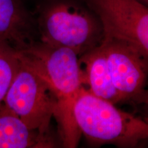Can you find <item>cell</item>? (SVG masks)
<instances>
[{
    "label": "cell",
    "mask_w": 148,
    "mask_h": 148,
    "mask_svg": "<svg viewBox=\"0 0 148 148\" xmlns=\"http://www.w3.org/2000/svg\"><path fill=\"white\" fill-rule=\"evenodd\" d=\"M23 58L47 83L56 100L53 118L64 147H75L81 134L73 115L74 101L85 87L84 71L79 56L66 47L48 45L40 40L20 51Z\"/></svg>",
    "instance_id": "6da1fadb"
},
{
    "label": "cell",
    "mask_w": 148,
    "mask_h": 148,
    "mask_svg": "<svg viewBox=\"0 0 148 148\" xmlns=\"http://www.w3.org/2000/svg\"><path fill=\"white\" fill-rule=\"evenodd\" d=\"M34 18L40 41L68 48L79 56L99 46L105 36L100 18L83 0H44Z\"/></svg>",
    "instance_id": "7a4b0ae2"
},
{
    "label": "cell",
    "mask_w": 148,
    "mask_h": 148,
    "mask_svg": "<svg viewBox=\"0 0 148 148\" xmlns=\"http://www.w3.org/2000/svg\"><path fill=\"white\" fill-rule=\"evenodd\" d=\"M73 115L81 135L93 145L137 147L148 140V115L122 110L85 87L74 101Z\"/></svg>",
    "instance_id": "3957f363"
},
{
    "label": "cell",
    "mask_w": 148,
    "mask_h": 148,
    "mask_svg": "<svg viewBox=\"0 0 148 148\" xmlns=\"http://www.w3.org/2000/svg\"><path fill=\"white\" fill-rule=\"evenodd\" d=\"M3 101L29 127L42 133L52 132L51 122L56 108V98L21 52L17 70Z\"/></svg>",
    "instance_id": "277c9868"
},
{
    "label": "cell",
    "mask_w": 148,
    "mask_h": 148,
    "mask_svg": "<svg viewBox=\"0 0 148 148\" xmlns=\"http://www.w3.org/2000/svg\"><path fill=\"white\" fill-rule=\"evenodd\" d=\"M101 45L122 102H132L147 84L148 56L127 40L107 35Z\"/></svg>",
    "instance_id": "5b68a950"
},
{
    "label": "cell",
    "mask_w": 148,
    "mask_h": 148,
    "mask_svg": "<svg viewBox=\"0 0 148 148\" xmlns=\"http://www.w3.org/2000/svg\"><path fill=\"white\" fill-rule=\"evenodd\" d=\"M37 36L34 15L22 0H0V42L21 51L36 41Z\"/></svg>",
    "instance_id": "8992f818"
},
{
    "label": "cell",
    "mask_w": 148,
    "mask_h": 148,
    "mask_svg": "<svg viewBox=\"0 0 148 148\" xmlns=\"http://www.w3.org/2000/svg\"><path fill=\"white\" fill-rule=\"evenodd\" d=\"M59 141L52 132L29 127L3 101L0 102V148L57 147Z\"/></svg>",
    "instance_id": "52a82bcc"
},
{
    "label": "cell",
    "mask_w": 148,
    "mask_h": 148,
    "mask_svg": "<svg viewBox=\"0 0 148 148\" xmlns=\"http://www.w3.org/2000/svg\"><path fill=\"white\" fill-rule=\"evenodd\" d=\"M84 66L85 88L92 95L116 104L122 102L114 86L101 43L79 56Z\"/></svg>",
    "instance_id": "ba28073f"
},
{
    "label": "cell",
    "mask_w": 148,
    "mask_h": 148,
    "mask_svg": "<svg viewBox=\"0 0 148 148\" xmlns=\"http://www.w3.org/2000/svg\"><path fill=\"white\" fill-rule=\"evenodd\" d=\"M20 51L3 42H0V102L3 101L17 70Z\"/></svg>",
    "instance_id": "9c48e42d"
},
{
    "label": "cell",
    "mask_w": 148,
    "mask_h": 148,
    "mask_svg": "<svg viewBox=\"0 0 148 148\" xmlns=\"http://www.w3.org/2000/svg\"><path fill=\"white\" fill-rule=\"evenodd\" d=\"M132 102L137 105L143 106L144 108L148 110V88H145L141 93L134 98Z\"/></svg>",
    "instance_id": "30bf717a"
},
{
    "label": "cell",
    "mask_w": 148,
    "mask_h": 148,
    "mask_svg": "<svg viewBox=\"0 0 148 148\" xmlns=\"http://www.w3.org/2000/svg\"><path fill=\"white\" fill-rule=\"evenodd\" d=\"M138 1H139L140 3H141L142 4L145 5V6L148 7V0H137Z\"/></svg>",
    "instance_id": "8fae6325"
}]
</instances>
